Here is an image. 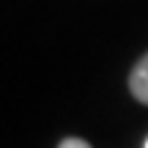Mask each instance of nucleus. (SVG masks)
Segmentation results:
<instances>
[{
	"label": "nucleus",
	"mask_w": 148,
	"mask_h": 148,
	"mask_svg": "<svg viewBox=\"0 0 148 148\" xmlns=\"http://www.w3.org/2000/svg\"><path fill=\"white\" fill-rule=\"evenodd\" d=\"M146 148H148V140H146Z\"/></svg>",
	"instance_id": "3"
},
{
	"label": "nucleus",
	"mask_w": 148,
	"mask_h": 148,
	"mask_svg": "<svg viewBox=\"0 0 148 148\" xmlns=\"http://www.w3.org/2000/svg\"><path fill=\"white\" fill-rule=\"evenodd\" d=\"M130 91L140 104H148V52L138 60V65L130 73Z\"/></svg>",
	"instance_id": "1"
},
{
	"label": "nucleus",
	"mask_w": 148,
	"mask_h": 148,
	"mask_svg": "<svg viewBox=\"0 0 148 148\" xmlns=\"http://www.w3.org/2000/svg\"><path fill=\"white\" fill-rule=\"evenodd\" d=\"M57 148H91V143H86L83 138H65Z\"/></svg>",
	"instance_id": "2"
}]
</instances>
